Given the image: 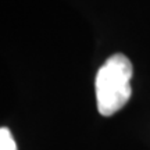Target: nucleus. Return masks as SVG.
Segmentation results:
<instances>
[{
  "mask_svg": "<svg viewBox=\"0 0 150 150\" xmlns=\"http://www.w3.org/2000/svg\"><path fill=\"white\" fill-rule=\"evenodd\" d=\"M132 63L121 53L110 56L99 68L95 88L97 110L102 115L110 117L128 103L132 95Z\"/></svg>",
  "mask_w": 150,
  "mask_h": 150,
  "instance_id": "nucleus-1",
  "label": "nucleus"
},
{
  "mask_svg": "<svg viewBox=\"0 0 150 150\" xmlns=\"http://www.w3.org/2000/svg\"><path fill=\"white\" fill-rule=\"evenodd\" d=\"M0 150H17L13 135L7 128H0Z\"/></svg>",
  "mask_w": 150,
  "mask_h": 150,
  "instance_id": "nucleus-2",
  "label": "nucleus"
}]
</instances>
